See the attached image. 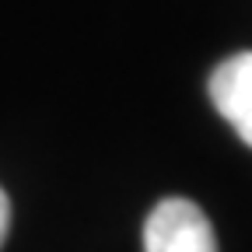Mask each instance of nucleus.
Masks as SVG:
<instances>
[{
    "label": "nucleus",
    "instance_id": "1",
    "mask_svg": "<svg viewBox=\"0 0 252 252\" xmlns=\"http://www.w3.org/2000/svg\"><path fill=\"white\" fill-rule=\"evenodd\" d=\"M144 252H217V238L193 200L168 196L144 224Z\"/></svg>",
    "mask_w": 252,
    "mask_h": 252
},
{
    "label": "nucleus",
    "instance_id": "2",
    "mask_svg": "<svg viewBox=\"0 0 252 252\" xmlns=\"http://www.w3.org/2000/svg\"><path fill=\"white\" fill-rule=\"evenodd\" d=\"M210 102L252 147V49L228 56L210 74Z\"/></svg>",
    "mask_w": 252,
    "mask_h": 252
},
{
    "label": "nucleus",
    "instance_id": "3",
    "mask_svg": "<svg viewBox=\"0 0 252 252\" xmlns=\"http://www.w3.org/2000/svg\"><path fill=\"white\" fill-rule=\"evenodd\" d=\"M7 231H11V200H7L4 189H0V245L7 242Z\"/></svg>",
    "mask_w": 252,
    "mask_h": 252
}]
</instances>
